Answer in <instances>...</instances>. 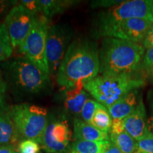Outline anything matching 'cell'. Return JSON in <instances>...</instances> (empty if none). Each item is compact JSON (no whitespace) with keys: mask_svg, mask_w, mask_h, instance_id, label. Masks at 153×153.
Segmentation results:
<instances>
[{"mask_svg":"<svg viewBox=\"0 0 153 153\" xmlns=\"http://www.w3.org/2000/svg\"><path fill=\"white\" fill-rule=\"evenodd\" d=\"M135 153H140V152H137V151H136V152H135Z\"/></svg>","mask_w":153,"mask_h":153,"instance_id":"8d00e7d4","label":"cell"},{"mask_svg":"<svg viewBox=\"0 0 153 153\" xmlns=\"http://www.w3.org/2000/svg\"><path fill=\"white\" fill-rule=\"evenodd\" d=\"M71 137L68 121L55 119L48 123L40 145L47 153H61L68 148Z\"/></svg>","mask_w":153,"mask_h":153,"instance_id":"8fae6325","label":"cell"},{"mask_svg":"<svg viewBox=\"0 0 153 153\" xmlns=\"http://www.w3.org/2000/svg\"><path fill=\"white\" fill-rule=\"evenodd\" d=\"M6 89H7V84L4 81L2 74L0 70V93L5 94Z\"/></svg>","mask_w":153,"mask_h":153,"instance_id":"1f68e13d","label":"cell"},{"mask_svg":"<svg viewBox=\"0 0 153 153\" xmlns=\"http://www.w3.org/2000/svg\"><path fill=\"white\" fill-rule=\"evenodd\" d=\"M112 121V117L106 107L99 104L90 124L99 131L108 133L111 128Z\"/></svg>","mask_w":153,"mask_h":153,"instance_id":"d6986e66","label":"cell"},{"mask_svg":"<svg viewBox=\"0 0 153 153\" xmlns=\"http://www.w3.org/2000/svg\"><path fill=\"white\" fill-rule=\"evenodd\" d=\"M123 123L126 131L135 140H138L150 132L146 120V111L142 99H140L134 111L124 118Z\"/></svg>","mask_w":153,"mask_h":153,"instance_id":"7c38bea8","label":"cell"},{"mask_svg":"<svg viewBox=\"0 0 153 153\" xmlns=\"http://www.w3.org/2000/svg\"><path fill=\"white\" fill-rule=\"evenodd\" d=\"M74 136L76 140H109L108 133L99 131L91 124L78 118L74 120Z\"/></svg>","mask_w":153,"mask_h":153,"instance_id":"9a60e30c","label":"cell"},{"mask_svg":"<svg viewBox=\"0 0 153 153\" xmlns=\"http://www.w3.org/2000/svg\"><path fill=\"white\" fill-rule=\"evenodd\" d=\"M13 153H19V152H18V151H17V150H16V148L15 149V150H14V152H13Z\"/></svg>","mask_w":153,"mask_h":153,"instance_id":"d590c367","label":"cell"},{"mask_svg":"<svg viewBox=\"0 0 153 153\" xmlns=\"http://www.w3.org/2000/svg\"><path fill=\"white\" fill-rule=\"evenodd\" d=\"M16 148L12 146H0V153H13Z\"/></svg>","mask_w":153,"mask_h":153,"instance_id":"d6a6232c","label":"cell"},{"mask_svg":"<svg viewBox=\"0 0 153 153\" xmlns=\"http://www.w3.org/2000/svg\"><path fill=\"white\" fill-rule=\"evenodd\" d=\"M153 26V22L145 19H131L108 26L99 28V36L140 43Z\"/></svg>","mask_w":153,"mask_h":153,"instance_id":"9c48e42d","label":"cell"},{"mask_svg":"<svg viewBox=\"0 0 153 153\" xmlns=\"http://www.w3.org/2000/svg\"><path fill=\"white\" fill-rule=\"evenodd\" d=\"M123 1H114V0H104V1H93L91 4V6L93 7H112L114 6L119 4L122 3Z\"/></svg>","mask_w":153,"mask_h":153,"instance_id":"83f0119b","label":"cell"},{"mask_svg":"<svg viewBox=\"0 0 153 153\" xmlns=\"http://www.w3.org/2000/svg\"><path fill=\"white\" fill-rule=\"evenodd\" d=\"M151 117L148 120V128L149 131L153 133V102L151 104Z\"/></svg>","mask_w":153,"mask_h":153,"instance_id":"836d02e7","label":"cell"},{"mask_svg":"<svg viewBox=\"0 0 153 153\" xmlns=\"http://www.w3.org/2000/svg\"><path fill=\"white\" fill-rule=\"evenodd\" d=\"M99 105V103L97 102V101L90 99H88L84 105L82 111L80 113V116L82 118V120H84L86 123H91L94 115L96 111L98 108Z\"/></svg>","mask_w":153,"mask_h":153,"instance_id":"7402d4cb","label":"cell"},{"mask_svg":"<svg viewBox=\"0 0 153 153\" xmlns=\"http://www.w3.org/2000/svg\"><path fill=\"white\" fill-rule=\"evenodd\" d=\"M7 74L13 87L27 94L41 92L50 81L49 74L25 56L16 57L9 63Z\"/></svg>","mask_w":153,"mask_h":153,"instance_id":"277c9868","label":"cell"},{"mask_svg":"<svg viewBox=\"0 0 153 153\" xmlns=\"http://www.w3.org/2000/svg\"><path fill=\"white\" fill-rule=\"evenodd\" d=\"M149 1H150V4L151 11H152V13L153 14V0H149Z\"/></svg>","mask_w":153,"mask_h":153,"instance_id":"e575fe53","label":"cell"},{"mask_svg":"<svg viewBox=\"0 0 153 153\" xmlns=\"http://www.w3.org/2000/svg\"><path fill=\"white\" fill-rule=\"evenodd\" d=\"M37 15L33 14L20 4H17L6 17L4 24L13 48L22 45L35 24Z\"/></svg>","mask_w":153,"mask_h":153,"instance_id":"30bf717a","label":"cell"},{"mask_svg":"<svg viewBox=\"0 0 153 153\" xmlns=\"http://www.w3.org/2000/svg\"><path fill=\"white\" fill-rule=\"evenodd\" d=\"M7 114L12 120L19 136L41 143L48 122V111L43 107L24 103L15 105Z\"/></svg>","mask_w":153,"mask_h":153,"instance_id":"5b68a950","label":"cell"},{"mask_svg":"<svg viewBox=\"0 0 153 153\" xmlns=\"http://www.w3.org/2000/svg\"><path fill=\"white\" fill-rule=\"evenodd\" d=\"M7 111H6L5 106V99H4V94L0 93V114L7 113Z\"/></svg>","mask_w":153,"mask_h":153,"instance_id":"4dcf8cb0","label":"cell"},{"mask_svg":"<svg viewBox=\"0 0 153 153\" xmlns=\"http://www.w3.org/2000/svg\"><path fill=\"white\" fill-rule=\"evenodd\" d=\"M126 131L124 126L123 119H117L113 118L111 128V134H120Z\"/></svg>","mask_w":153,"mask_h":153,"instance_id":"4316f807","label":"cell"},{"mask_svg":"<svg viewBox=\"0 0 153 153\" xmlns=\"http://www.w3.org/2000/svg\"><path fill=\"white\" fill-rule=\"evenodd\" d=\"M110 144L111 140H76L72 144V152L75 153H104Z\"/></svg>","mask_w":153,"mask_h":153,"instance_id":"ac0fdd59","label":"cell"},{"mask_svg":"<svg viewBox=\"0 0 153 153\" xmlns=\"http://www.w3.org/2000/svg\"><path fill=\"white\" fill-rule=\"evenodd\" d=\"M73 35L72 28L65 25L49 26L46 40V59L50 74H57Z\"/></svg>","mask_w":153,"mask_h":153,"instance_id":"ba28073f","label":"cell"},{"mask_svg":"<svg viewBox=\"0 0 153 153\" xmlns=\"http://www.w3.org/2000/svg\"><path fill=\"white\" fill-rule=\"evenodd\" d=\"M85 82H80L74 87L65 89L64 106L71 114L80 115L82 108L88 99L89 94L84 87Z\"/></svg>","mask_w":153,"mask_h":153,"instance_id":"4fadbf2b","label":"cell"},{"mask_svg":"<svg viewBox=\"0 0 153 153\" xmlns=\"http://www.w3.org/2000/svg\"><path fill=\"white\" fill-rule=\"evenodd\" d=\"M137 152L140 153H153V133L148 134L137 140Z\"/></svg>","mask_w":153,"mask_h":153,"instance_id":"603a6c76","label":"cell"},{"mask_svg":"<svg viewBox=\"0 0 153 153\" xmlns=\"http://www.w3.org/2000/svg\"><path fill=\"white\" fill-rule=\"evenodd\" d=\"M38 1L41 13L48 19L55 15L62 14L78 2L73 0H38Z\"/></svg>","mask_w":153,"mask_h":153,"instance_id":"e0dca14e","label":"cell"},{"mask_svg":"<svg viewBox=\"0 0 153 153\" xmlns=\"http://www.w3.org/2000/svg\"><path fill=\"white\" fill-rule=\"evenodd\" d=\"M145 85V79L137 73L101 74L85 82L84 87L97 102L108 108L127 94Z\"/></svg>","mask_w":153,"mask_h":153,"instance_id":"3957f363","label":"cell"},{"mask_svg":"<svg viewBox=\"0 0 153 153\" xmlns=\"http://www.w3.org/2000/svg\"><path fill=\"white\" fill-rule=\"evenodd\" d=\"M49 26V19L43 15L38 16L33 28L19 48L24 56L50 75L45 53Z\"/></svg>","mask_w":153,"mask_h":153,"instance_id":"8992f818","label":"cell"},{"mask_svg":"<svg viewBox=\"0 0 153 153\" xmlns=\"http://www.w3.org/2000/svg\"><path fill=\"white\" fill-rule=\"evenodd\" d=\"M145 55L140 43L106 38L99 52L101 74H136Z\"/></svg>","mask_w":153,"mask_h":153,"instance_id":"7a4b0ae2","label":"cell"},{"mask_svg":"<svg viewBox=\"0 0 153 153\" xmlns=\"http://www.w3.org/2000/svg\"><path fill=\"white\" fill-rule=\"evenodd\" d=\"M21 137L12 120L7 113L0 114V146L16 148Z\"/></svg>","mask_w":153,"mask_h":153,"instance_id":"2e32d148","label":"cell"},{"mask_svg":"<svg viewBox=\"0 0 153 153\" xmlns=\"http://www.w3.org/2000/svg\"><path fill=\"white\" fill-rule=\"evenodd\" d=\"M13 47L4 23L0 25V62L7 60L13 53Z\"/></svg>","mask_w":153,"mask_h":153,"instance_id":"44dd1931","label":"cell"},{"mask_svg":"<svg viewBox=\"0 0 153 153\" xmlns=\"http://www.w3.org/2000/svg\"><path fill=\"white\" fill-rule=\"evenodd\" d=\"M137 90L132 91L107 108L112 118L124 119L134 111L137 106Z\"/></svg>","mask_w":153,"mask_h":153,"instance_id":"5bb4252c","label":"cell"},{"mask_svg":"<svg viewBox=\"0 0 153 153\" xmlns=\"http://www.w3.org/2000/svg\"><path fill=\"white\" fill-rule=\"evenodd\" d=\"M143 46L147 49L150 47H153V26L149 30L145 36L144 41H143Z\"/></svg>","mask_w":153,"mask_h":153,"instance_id":"f1b7e54d","label":"cell"},{"mask_svg":"<svg viewBox=\"0 0 153 153\" xmlns=\"http://www.w3.org/2000/svg\"><path fill=\"white\" fill-rule=\"evenodd\" d=\"M40 149V145L32 140H22L16 147L19 153H39Z\"/></svg>","mask_w":153,"mask_h":153,"instance_id":"d4e9b609","label":"cell"},{"mask_svg":"<svg viewBox=\"0 0 153 153\" xmlns=\"http://www.w3.org/2000/svg\"><path fill=\"white\" fill-rule=\"evenodd\" d=\"M142 68L151 82H153V47L147 49L143 57Z\"/></svg>","mask_w":153,"mask_h":153,"instance_id":"cb8c5ba5","label":"cell"},{"mask_svg":"<svg viewBox=\"0 0 153 153\" xmlns=\"http://www.w3.org/2000/svg\"><path fill=\"white\" fill-rule=\"evenodd\" d=\"M110 140L123 153H135L137 151V140L126 131L120 134H111Z\"/></svg>","mask_w":153,"mask_h":153,"instance_id":"ffe728a7","label":"cell"},{"mask_svg":"<svg viewBox=\"0 0 153 153\" xmlns=\"http://www.w3.org/2000/svg\"><path fill=\"white\" fill-rule=\"evenodd\" d=\"M99 54L96 45L87 39H76L70 43L56 74L60 87L70 89L80 82L98 76Z\"/></svg>","mask_w":153,"mask_h":153,"instance_id":"6da1fadb","label":"cell"},{"mask_svg":"<svg viewBox=\"0 0 153 153\" xmlns=\"http://www.w3.org/2000/svg\"><path fill=\"white\" fill-rule=\"evenodd\" d=\"M131 19H145L153 22L149 0H129L104 10L99 14L98 28Z\"/></svg>","mask_w":153,"mask_h":153,"instance_id":"52a82bcc","label":"cell"},{"mask_svg":"<svg viewBox=\"0 0 153 153\" xmlns=\"http://www.w3.org/2000/svg\"><path fill=\"white\" fill-rule=\"evenodd\" d=\"M19 4L34 14L38 15V13H41L38 0H22L19 1Z\"/></svg>","mask_w":153,"mask_h":153,"instance_id":"484cf974","label":"cell"},{"mask_svg":"<svg viewBox=\"0 0 153 153\" xmlns=\"http://www.w3.org/2000/svg\"><path fill=\"white\" fill-rule=\"evenodd\" d=\"M104 153H123L120 151L119 148L116 146V145L114 144L111 141V144L108 148L105 150V152Z\"/></svg>","mask_w":153,"mask_h":153,"instance_id":"f546056e","label":"cell"}]
</instances>
